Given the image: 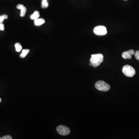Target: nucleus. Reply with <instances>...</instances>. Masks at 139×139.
<instances>
[{
	"label": "nucleus",
	"mask_w": 139,
	"mask_h": 139,
	"mask_svg": "<svg viewBox=\"0 0 139 139\" xmlns=\"http://www.w3.org/2000/svg\"><path fill=\"white\" fill-rule=\"evenodd\" d=\"M0 24H1V23H0Z\"/></svg>",
	"instance_id": "20"
},
{
	"label": "nucleus",
	"mask_w": 139,
	"mask_h": 139,
	"mask_svg": "<svg viewBox=\"0 0 139 139\" xmlns=\"http://www.w3.org/2000/svg\"><path fill=\"white\" fill-rule=\"evenodd\" d=\"M1 139V137H0V139Z\"/></svg>",
	"instance_id": "18"
},
{
	"label": "nucleus",
	"mask_w": 139,
	"mask_h": 139,
	"mask_svg": "<svg viewBox=\"0 0 139 139\" xmlns=\"http://www.w3.org/2000/svg\"><path fill=\"white\" fill-rule=\"evenodd\" d=\"M34 21V24L36 26H40L44 24L45 22V20L42 18H38Z\"/></svg>",
	"instance_id": "8"
},
{
	"label": "nucleus",
	"mask_w": 139,
	"mask_h": 139,
	"mask_svg": "<svg viewBox=\"0 0 139 139\" xmlns=\"http://www.w3.org/2000/svg\"><path fill=\"white\" fill-rule=\"evenodd\" d=\"M15 47L16 50L17 52H20L22 49V46L20 43H16L15 45Z\"/></svg>",
	"instance_id": "11"
},
{
	"label": "nucleus",
	"mask_w": 139,
	"mask_h": 139,
	"mask_svg": "<svg viewBox=\"0 0 139 139\" xmlns=\"http://www.w3.org/2000/svg\"><path fill=\"white\" fill-rule=\"evenodd\" d=\"M1 102V99L0 98V102Z\"/></svg>",
	"instance_id": "17"
},
{
	"label": "nucleus",
	"mask_w": 139,
	"mask_h": 139,
	"mask_svg": "<svg viewBox=\"0 0 139 139\" xmlns=\"http://www.w3.org/2000/svg\"><path fill=\"white\" fill-rule=\"evenodd\" d=\"M124 1H127V0H124Z\"/></svg>",
	"instance_id": "19"
},
{
	"label": "nucleus",
	"mask_w": 139,
	"mask_h": 139,
	"mask_svg": "<svg viewBox=\"0 0 139 139\" xmlns=\"http://www.w3.org/2000/svg\"><path fill=\"white\" fill-rule=\"evenodd\" d=\"M8 18V16L7 15H4L0 16V23H3V21L5 19Z\"/></svg>",
	"instance_id": "13"
},
{
	"label": "nucleus",
	"mask_w": 139,
	"mask_h": 139,
	"mask_svg": "<svg viewBox=\"0 0 139 139\" xmlns=\"http://www.w3.org/2000/svg\"><path fill=\"white\" fill-rule=\"evenodd\" d=\"M56 131L59 134L63 136L67 135L70 132V130L69 128L63 125L58 126L56 128Z\"/></svg>",
	"instance_id": "5"
},
{
	"label": "nucleus",
	"mask_w": 139,
	"mask_h": 139,
	"mask_svg": "<svg viewBox=\"0 0 139 139\" xmlns=\"http://www.w3.org/2000/svg\"><path fill=\"white\" fill-rule=\"evenodd\" d=\"M48 6V4L47 2V0H43L41 5V7L43 9H46Z\"/></svg>",
	"instance_id": "12"
},
{
	"label": "nucleus",
	"mask_w": 139,
	"mask_h": 139,
	"mask_svg": "<svg viewBox=\"0 0 139 139\" xmlns=\"http://www.w3.org/2000/svg\"><path fill=\"white\" fill-rule=\"evenodd\" d=\"M30 50L29 49H25V50H22L21 54L20 55L21 58H25L27 54L30 52Z\"/></svg>",
	"instance_id": "10"
},
{
	"label": "nucleus",
	"mask_w": 139,
	"mask_h": 139,
	"mask_svg": "<svg viewBox=\"0 0 139 139\" xmlns=\"http://www.w3.org/2000/svg\"><path fill=\"white\" fill-rule=\"evenodd\" d=\"M94 32L98 36L105 35L107 33L106 27L103 26H98L94 28Z\"/></svg>",
	"instance_id": "4"
},
{
	"label": "nucleus",
	"mask_w": 139,
	"mask_h": 139,
	"mask_svg": "<svg viewBox=\"0 0 139 139\" xmlns=\"http://www.w3.org/2000/svg\"><path fill=\"white\" fill-rule=\"evenodd\" d=\"M122 71L125 75L128 77H133L135 74L136 71L132 66L126 65L123 66Z\"/></svg>",
	"instance_id": "2"
},
{
	"label": "nucleus",
	"mask_w": 139,
	"mask_h": 139,
	"mask_svg": "<svg viewBox=\"0 0 139 139\" xmlns=\"http://www.w3.org/2000/svg\"><path fill=\"white\" fill-rule=\"evenodd\" d=\"M12 138L11 136L9 135L5 136H3L2 138H1L2 139H12Z\"/></svg>",
	"instance_id": "15"
},
{
	"label": "nucleus",
	"mask_w": 139,
	"mask_h": 139,
	"mask_svg": "<svg viewBox=\"0 0 139 139\" xmlns=\"http://www.w3.org/2000/svg\"><path fill=\"white\" fill-rule=\"evenodd\" d=\"M40 13L38 11H35L34 12V13L32 14L31 15L30 18L32 20H35L36 19L39 18L40 16Z\"/></svg>",
	"instance_id": "9"
},
{
	"label": "nucleus",
	"mask_w": 139,
	"mask_h": 139,
	"mask_svg": "<svg viewBox=\"0 0 139 139\" xmlns=\"http://www.w3.org/2000/svg\"><path fill=\"white\" fill-rule=\"evenodd\" d=\"M17 9H19L21 10L20 16L21 17H23L25 16L26 13L27 9L24 6V5L22 4H19L17 5L16 7Z\"/></svg>",
	"instance_id": "7"
},
{
	"label": "nucleus",
	"mask_w": 139,
	"mask_h": 139,
	"mask_svg": "<svg viewBox=\"0 0 139 139\" xmlns=\"http://www.w3.org/2000/svg\"><path fill=\"white\" fill-rule=\"evenodd\" d=\"M91 56V59L90 60V64L89 65L95 68L99 66L103 62L104 56L102 54H99L92 55Z\"/></svg>",
	"instance_id": "1"
},
{
	"label": "nucleus",
	"mask_w": 139,
	"mask_h": 139,
	"mask_svg": "<svg viewBox=\"0 0 139 139\" xmlns=\"http://www.w3.org/2000/svg\"><path fill=\"white\" fill-rule=\"evenodd\" d=\"M135 57L138 60H139V50L137 51L135 53Z\"/></svg>",
	"instance_id": "14"
},
{
	"label": "nucleus",
	"mask_w": 139,
	"mask_h": 139,
	"mask_svg": "<svg viewBox=\"0 0 139 139\" xmlns=\"http://www.w3.org/2000/svg\"><path fill=\"white\" fill-rule=\"evenodd\" d=\"M95 87L98 90L101 91H107L110 89V86L103 81H99L95 84Z\"/></svg>",
	"instance_id": "3"
},
{
	"label": "nucleus",
	"mask_w": 139,
	"mask_h": 139,
	"mask_svg": "<svg viewBox=\"0 0 139 139\" xmlns=\"http://www.w3.org/2000/svg\"><path fill=\"white\" fill-rule=\"evenodd\" d=\"M4 25L2 23H1L0 24V30L4 31Z\"/></svg>",
	"instance_id": "16"
},
{
	"label": "nucleus",
	"mask_w": 139,
	"mask_h": 139,
	"mask_svg": "<svg viewBox=\"0 0 139 139\" xmlns=\"http://www.w3.org/2000/svg\"><path fill=\"white\" fill-rule=\"evenodd\" d=\"M135 51L133 50H131L127 51H124L122 54V57L124 59H130L132 58V55H133L135 54Z\"/></svg>",
	"instance_id": "6"
}]
</instances>
